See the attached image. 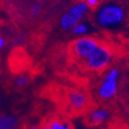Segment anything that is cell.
<instances>
[{
  "label": "cell",
  "mask_w": 129,
  "mask_h": 129,
  "mask_svg": "<svg viewBox=\"0 0 129 129\" xmlns=\"http://www.w3.org/2000/svg\"><path fill=\"white\" fill-rule=\"evenodd\" d=\"M125 10L121 6L115 3H108L98 9L96 13V22L103 29L117 28L125 19Z\"/></svg>",
  "instance_id": "6da1fadb"
},
{
  "label": "cell",
  "mask_w": 129,
  "mask_h": 129,
  "mask_svg": "<svg viewBox=\"0 0 129 129\" xmlns=\"http://www.w3.org/2000/svg\"><path fill=\"white\" fill-rule=\"evenodd\" d=\"M89 11L88 7L85 1H79L72 5L60 18V26L64 31L71 30L76 24L81 22V20L88 15Z\"/></svg>",
  "instance_id": "7a4b0ae2"
},
{
  "label": "cell",
  "mask_w": 129,
  "mask_h": 129,
  "mask_svg": "<svg viewBox=\"0 0 129 129\" xmlns=\"http://www.w3.org/2000/svg\"><path fill=\"white\" fill-rule=\"evenodd\" d=\"M120 72L117 69L113 68L106 73L98 89V94L100 99L109 100L116 96L118 88Z\"/></svg>",
  "instance_id": "3957f363"
},
{
  "label": "cell",
  "mask_w": 129,
  "mask_h": 129,
  "mask_svg": "<svg viewBox=\"0 0 129 129\" xmlns=\"http://www.w3.org/2000/svg\"><path fill=\"white\" fill-rule=\"evenodd\" d=\"M111 60L112 52L109 48L104 44H99L98 49L85 60V61L88 69L92 71H100L109 65Z\"/></svg>",
  "instance_id": "277c9868"
},
{
  "label": "cell",
  "mask_w": 129,
  "mask_h": 129,
  "mask_svg": "<svg viewBox=\"0 0 129 129\" xmlns=\"http://www.w3.org/2000/svg\"><path fill=\"white\" fill-rule=\"evenodd\" d=\"M99 46V43L96 39L82 36L76 39L72 43V51L77 57L82 60H87Z\"/></svg>",
  "instance_id": "5b68a950"
},
{
  "label": "cell",
  "mask_w": 129,
  "mask_h": 129,
  "mask_svg": "<svg viewBox=\"0 0 129 129\" xmlns=\"http://www.w3.org/2000/svg\"><path fill=\"white\" fill-rule=\"evenodd\" d=\"M68 102L71 108L76 110H81L88 103L87 96L81 91L72 90L68 94Z\"/></svg>",
  "instance_id": "8992f818"
},
{
  "label": "cell",
  "mask_w": 129,
  "mask_h": 129,
  "mask_svg": "<svg viewBox=\"0 0 129 129\" xmlns=\"http://www.w3.org/2000/svg\"><path fill=\"white\" fill-rule=\"evenodd\" d=\"M110 116V113L108 109L104 108H98L88 114V120L90 124L98 125V124H101L108 119Z\"/></svg>",
  "instance_id": "52a82bcc"
},
{
  "label": "cell",
  "mask_w": 129,
  "mask_h": 129,
  "mask_svg": "<svg viewBox=\"0 0 129 129\" xmlns=\"http://www.w3.org/2000/svg\"><path fill=\"white\" fill-rule=\"evenodd\" d=\"M19 124L17 116L13 114H0V129H16Z\"/></svg>",
  "instance_id": "ba28073f"
},
{
  "label": "cell",
  "mask_w": 129,
  "mask_h": 129,
  "mask_svg": "<svg viewBox=\"0 0 129 129\" xmlns=\"http://www.w3.org/2000/svg\"><path fill=\"white\" fill-rule=\"evenodd\" d=\"M40 129H73L71 123L60 118H55L45 123Z\"/></svg>",
  "instance_id": "9c48e42d"
},
{
  "label": "cell",
  "mask_w": 129,
  "mask_h": 129,
  "mask_svg": "<svg viewBox=\"0 0 129 129\" xmlns=\"http://www.w3.org/2000/svg\"><path fill=\"white\" fill-rule=\"evenodd\" d=\"M89 31H90L89 24H87V23H84V22H80L71 28V32L72 33V35H76V36L82 37L84 35H88Z\"/></svg>",
  "instance_id": "30bf717a"
},
{
  "label": "cell",
  "mask_w": 129,
  "mask_h": 129,
  "mask_svg": "<svg viewBox=\"0 0 129 129\" xmlns=\"http://www.w3.org/2000/svg\"><path fill=\"white\" fill-rule=\"evenodd\" d=\"M29 77L26 75H19L15 78V86L17 87H24L29 83Z\"/></svg>",
  "instance_id": "8fae6325"
},
{
  "label": "cell",
  "mask_w": 129,
  "mask_h": 129,
  "mask_svg": "<svg viewBox=\"0 0 129 129\" xmlns=\"http://www.w3.org/2000/svg\"><path fill=\"white\" fill-rule=\"evenodd\" d=\"M42 12V5L39 4V3H36V4H34L30 8V15L34 17H36L38 16Z\"/></svg>",
  "instance_id": "7c38bea8"
},
{
  "label": "cell",
  "mask_w": 129,
  "mask_h": 129,
  "mask_svg": "<svg viewBox=\"0 0 129 129\" xmlns=\"http://www.w3.org/2000/svg\"><path fill=\"white\" fill-rule=\"evenodd\" d=\"M85 2H86L87 5L89 7V8H91V7H97L99 3V0H85Z\"/></svg>",
  "instance_id": "4fadbf2b"
},
{
  "label": "cell",
  "mask_w": 129,
  "mask_h": 129,
  "mask_svg": "<svg viewBox=\"0 0 129 129\" xmlns=\"http://www.w3.org/2000/svg\"><path fill=\"white\" fill-rule=\"evenodd\" d=\"M24 43V36L23 35H18L15 38V43L16 44H23Z\"/></svg>",
  "instance_id": "5bb4252c"
},
{
  "label": "cell",
  "mask_w": 129,
  "mask_h": 129,
  "mask_svg": "<svg viewBox=\"0 0 129 129\" xmlns=\"http://www.w3.org/2000/svg\"><path fill=\"white\" fill-rule=\"evenodd\" d=\"M5 44H6V41H5L4 37L0 35V51L5 47Z\"/></svg>",
  "instance_id": "9a60e30c"
},
{
  "label": "cell",
  "mask_w": 129,
  "mask_h": 129,
  "mask_svg": "<svg viewBox=\"0 0 129 129\" xmlns=\"http://www.w3.org/2000/svg\"><path fill=\"white\" fill-rule=\"evenodd\" d=\"M29 129H40V127H39L38 125H32V126L29 127Z\"/></svg>",
  "instance_id": "2e32d148"
},
{
  "label": "cell",
  "mask_w": 129,
  "mask_h": 129,
  "mask_svg": "<svg viewBox=\"0 0 129 129\" xmlns=\"http://www.w3.org/2000/svg\"><path fill=\"white\" fill-rule=\"evenodd\" d=\"M1 107H2V101H1V99H0V109H1Z\"/></svg>",
  "instance_id": "e0dca14e"
},
{
  "label": "cell",
  "mask_w": 129,
  "mask_h": 129,
  "mask_svg": "<svg viewBox=\"0 0 129 129\" xmlns=\"http://www.w3.org/2000/svg\"><path fill=\"white\" fill-rule=\"evenodd\" d=\"M0 1H1V0H0Z\"/></svg>",
  "instance_id": "ac0fdd59"
}]
</instances>
